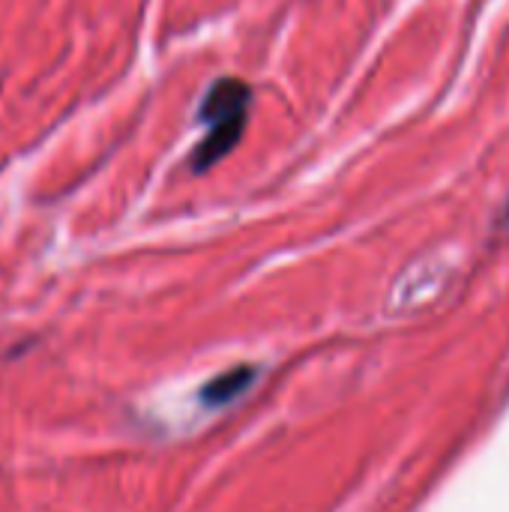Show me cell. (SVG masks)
Masks as SVG:
<instances>
[{
	"instance_id": "6da1fadb",
	"label": "cell",
	"mask_w": 509,
	"mask_h": 512,
	"mask_svg": "<svg viewBox=\"0 0 509 512\" xmlns=\"http://www.w3.org/2000/svg\"><path fill=\"white\" fill-rule=\"evenodd\" d=\"M243 129H246V114H237V117H228V120H219L213 123V129L207 132V138L195 147L192 153V171L204 174L207 168H213L219 159H225L243 138Z\"/></svg>"
},
{
	"instance_id": "7a4b0ae2",
	"label": "cell",
	"mask_w": 509,
	"mask_h": 512,
	"mask_svg": "<svg viewBox=\"0 0 509 512\" xmlns=\"http://www.w3.org/2000/svg\"><path fill=\"white\" fill-rule=\"evenodd\" d=\"M249 96H252V90H249L246 81H240V78H219V81L207 90L198 117L207 120V123H219V120L246 114Z\"/></svg>"
},
{
	"instance_id": "3957f363",
	"label": "cell",
	"mask_w": 509,
	"mask_h": 512,
	"mask_svg": "<svg viewBox=\"0 0 509 512\" xmlns=\"http://www.w3.org/2000/svg\"><path fill=\"white\" fill-rule=\"evenodd\" d=\"M258 378V369L255 366H237L219 378H213L204 390H201V402L210 405V408H225L231 402H237Z\"/></svg>"
}]
</instances>
